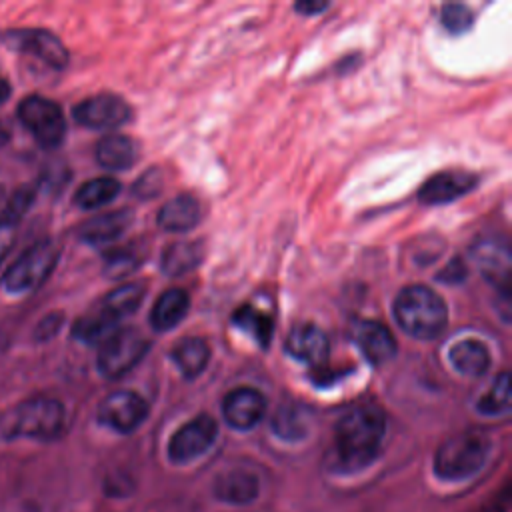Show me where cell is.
Segmentation results:
<instances>
[{"instance_id": "1", "label": "cell", "mask_w": 512, "mask_h": 512, "mask_svg": "<svg viewBox=\"0 0 512 512\" xmlns=\"http://www.w3.org/2000/svg\"><path fill=\"white\" fill-rule=\"evenodd\" d=\"M386 416L374 404L348 410L334 426L332 464L340 474H356L372 466L384 446Z\"/></svg>"}, {"instance_id": "2", "label": "cell", "mask_w": 512, "mask_h": 512, "mask_svg": "<svg viewBox=\"0 0 512 512\" xmlns=\"http://www.w3.org/2000/svg\"><path fill=\"white\" fill-rule=\"evenodd\" d=\"M66 426V410L56 398H30L0 416V438H28L38 442L56 440Z\"/></svg>"}, {"instance_id": "3", "label": "cell", "mask_w": 512, "mask_h": 512, "mask_svg": "<svg viewBox=\"0 0 512 512\" xmlns=\"http://www.w3.org/2000/svg\"><path fill=\"white\" fill-rule=\"evenodd\" d=\"M394 318L412 338L434 340L446 330L448 308L436 290L412 284L394 298Z\"/></svg>"}, {"instance_id": "4", "label": "cell", "mask_w": 512, "mask_h": 512, "mask_svg": "<svg viewBox=\"0 0 512 512\" xmlns=\"http://www.w3.org/2000/svg\"><path fill=\"white\" fill-rule=\"evenodd\" d=\"M492 454V440L478 430H466L446 438L432 460L434 476L442 482H464L474 478Z\"/></svg>"}, {"instance_id": "5", "label": "cell", "mask_w": 512, "mask_h": 512, "mask_svg": "<svg viewBox=\"0 0 512 512\" xmlns=\"http://www.w3.org/2000/svg\"><path fill=\"white\" fill-rule=\"evenodd\" d=\"M60 248L54 240H40L32 244L2 276V286L12 294L36 290L54 270Z\"/></svg>"}, {"instance_id": "6", "label": "cell", "mask_w": 512, "mask_h": 512, "mask_svg": "<svg viewBox=\"0 0 512 512\" xmlns=\"http://www.w3.org/2000/svg\"><path fill=\"white\" fill-rule=\"evenodd\" d=\"M18 120L34 136L38 146L52 150L58 148L66 136V120L62 108L38 94L24 98L18 104Z\"/></svg>"}, {"instance_id": "7", "label": "cell", "mask_w": 512, "mask_h": 512, "mask_svg": "<svg viewBox=\"0 0 512 512\" xmlns=\"http://www.w3.org/2000/svg\"><path fill=\"white\" fill-rule=\"evenodd\" d=\"M148 340L136 328H116L98 352V370L106 378H120L130 372L146 354Z\"/></svg>"}, {"instance_id": "8", "label": "cell", "mask_w": 512, "mask_h": 512, "mask_svg": "<svg viewBox=\"0 0 512 512\" xmlns=\"http://www.w3.org/2000/svg\"><path fill=\"white\" fill-rule=\"evenodd\" d=\"M0 40L6 48L20 52V54L34 56L54 70H62L68 64L66 46L62 44V40L58 36H54L48 30H38V28L4 30L0 34Z\"/></svg>"}, {"instance_id": "9", "label": "cell", "mask_w": 512, "mask_h": 512, "mask_svg": "<svg viewBox=\"0 0 512 512\" xmlns=\"http://www.w3.org/2000/svg\"><path fill=\"white\" fill-rule=\"evenodd\" d=\"M218 438V424L210 414H200L182 424L168 442V458L172 464L184 466L206 454Z\"/></svg>"}, {"instance_id": "10", "label": "cell", "mask_w": 512, "mask_h": 512, "mask_svg": "<svg viewBox=\"0 0 512 512\" xmlns=\"http://www.w3.org/2000/svg\"><path fill=\"white\" fill-rule=\"evenodd\" d=\"M148 416L146 400L132 390H116L108 394L96 412V418L102 426L118 432L130 434L134 432Z\"/></svg>"}, {"instance_id": "11", "label": "cell", "mask_w": 512, "mask_h": 512, "mask_svg": "<svg viewBox=\"0 0 512 512\" xmlns=\"http://www.w3.org/2000/svg\"><path fill=\"white\" fill-rule=\"evenodd\" d=\"M74 120L90 130H106L122 126L130 120V106L116 94L90 96L74 106Z\"/></svg>"}, {"instance_id": "12", "label": "cell", "mask_w": 512, "mask_h": 512, "mask_svg": "<svg viewBox=\"0 0 512 512\" xmlns=\"http://www.w3.org/2000/svg\"><path fill=\"white\" fill-rule=\"evenodd\" d=\"M266 414V398L250 386L230 390L222 400L224 422L234 430H252Z\"/></svg>"}, {"instance_id": "13", "label": "cell", "mask_w": 512, "mask_h": 512, "mask_svg": "<svg viewBox=\"0 0 512 512\" xmlns=\"http://www.w3.org/2000/svg\"><path fill=\"white\" fill-rule=\"evenodd\" d=\"M212 494L218 502L246 506L260 496V478L246 468L222 470L212 482Z\"/></svg>"}, {"instance_id": "14", "label": "cell", "mask_w": 512, "mask_h": 512, "mask_svg": "<svg viewBox=\"0 0 512 512\" xmlns=\"http://www.w3.org/2000/svg\"><path fill=\"white\" fill-rule=\"evenodd\" d=\"M476 184H478L476 174L462 172V170H448L426 180L418 192V198L422 204H430V206L448 204L468 194Z\"/></svg>"}, {"instance_id": "15", "label": "cell", "mask_w": 512, "mask_h": 512, "mask_svg": "<svg viewBox=\"0 0 512 512\" xmlns=\"http://www.w3.org/2000/svg\"><path fill=\"white\" fill-rule=\"evenodd\" d=\"M284 346L292 358L302 360L314 368L324 366L328 360V352H330V342H328L326 334L314 324L294 326L290 330Z\"/></svg>"}, {"instance_id": "16", "label": "cell", "mask_w": 512, "mask_h": 512, "mask_svg": "<svg viewBox=\"0 0 512 512\" xmlns=\"http://www.w3.org/2000/svg\"><path fill=\"white\" fill-rule=\"evenodd\" d=\"M474 260L486 274L490 282L496 284L504 294H508V280H510V250L508 244L502 240L486 238L480 240L474 250Z\"/></svg>"}, {"instance_id": "17", "label": "cell", "mask_w": 512, "mask_h": 512, "mask_svg": "<svg viewBox=\"0 0 512 512\" xmlns=\"http://www.w3.org/2000/svg\"><path fill=\"white\" fill-rule=\"evenodd\" d=\"M134 220V212L128 208L98 214L82 224L78 236L86 244H106L120 238Z\"/></svg>"}, {"instance_id": "18", "label": "cell", "mask_w": 512, "mask_h": 512, "mask_svg": "<svg viewBox=\"0 0 512 512\" xmlns=\"http://www.w3.org/2000/svg\"><path fill=\"white\" fill-rule=\"evenodd\" d=\"M354 338L364 356L372 364H384L396 354V340L390 330L374 320L358 322L354 328Z\"/></svg>"}, {"instance_id": "19", "label": "cell", "mask_w": 512, "mask_h": 512, "mask_svg": "<svg viewBox=\"0 0 512 512\" xmlns=\"http://www.w3.org/2000/svg\"><path fill=\"white\" fill-rule=\"evenodd\" d=\"M202 218V206L192 194L170 198L158 212V224L168 232H186Z\"/></svg>"}, {"instance_id": "20", "label": "cell", "mask_w": 512, "mask_h": 512, "mask_svg": "<svg viewBox=\"0 0 512 512\" xmlns=\"http://www.w3.org/2000/svg\"><path fill=\"white\" fill-rule=\"evenodd\" d=\"M188 308H190L188 292L182 288H168L158 296L156 304L152 306L150 324L158 332L172 330L186 316Z\"/></svg>"}, {"instance_id": "21", "label": "cell", "mask_w": 512, "mask_h": 512, "mask_svg": "<svg viewBox=\"0 0 512 512\" xmlns=\"http://www.w3.org/2000/svg\"><path fill=\"white\" fill-rule=\"evenodd\" d=\"M138 158V146L130 136L108 134L96 144V160L106 170H128Z\"/></svg>"}, {"instance_id": "22", "label": "cell", "mask_w": 512, "mask_h": 512, "mask_svg": "<svg viewBox=\"0 0 512 512\" xmlns=\"http://www.w3.org/2000/svg\"><path fill=\"white\" fill-rule=\"evenodd\" d=\"M450 364L454 366L456 372L464 374V376H482L488 366H490V352L488 348L474 338L468 340H460L456 342L450 352H448Z\"/></svg>"}, {"instance_id": "23", "label": "cell", "mask_w": 512, "mask_h": 512, "mask_svg": "<svg viewBox=\"0 0 512 512\" xmlns=\"http://www.w3.org/2000/svg\"><path fill=\"white\" fill-rule=\"evenodd\" d=\"M204 258V242H174L170 244L160 258V268L166 276H182L194 270Z\"/></svg>"}, {"instance_id": "24", "label": "cell", "mask_w": 512, "mask_h": 512, "mask_svg": "<svg viewBox=\"0 0 512 512\" xmlns=\"http://www.w3.org/2000/svg\"><path fill=\"white\" fill-rule=\"evenodd\" d=\"M208 358H210L208 344L198 336L182 338L172 348V360L176 362V366L186 378H196L208 364Z\"/></svg>"}, {"instance_id": "25", "label": "cell", "mask_w": 512, "mask_h": 512, "mask_svg": "<svg viewBox=\"0 0 512 512\" xmlns=\"http://www.w3.org/2000/svg\"><path fill=\"white\" fill-rule=\"evenodd\" d=\"M144 296H146V288L140 282H130V284H124V286L112 290L110 294H106L100 310L118 322L122 316L136 312L140 308Z\"/></svg>"}, {"instance_id": "26", "label": "cell", "mask_w": 512, "mask_h": 512, "mask_svg": "<svg viewBox=\"0 0 512 512\" xmlns=\"http://www.w3.org/2000/svg\"><path fill=\"white\" fill-rule=\"evenodd\" d=\"M120 192V182L112 176H100L94 180L84 182L76 194H74V204L82 210H92L110 204Z\"/></svg>"}, {"instance_id": "27", "label": "cell", "mask_w": 512, "mask_h": 512, "mask_svg": "<svg viewBox=\"0 0 512 512\" xmlns=\"http://www.w3.org/2000/svg\"><path fill=\"white\" fill-rule=\"evenodd\" d=\"M232 322L240 330L248 332L262 348L268 346V342L272 338V332H274V322L270 320L268 314H264L262 310L246 304V306H242L234 312Z\"/></svg>"}, {"instance_id": "28", "label": "cell", "mask_w": 512, "mask_h": 512, "mask_svg": "<svg viewBox=\"0 0 512 512\" xmlns=\"http://www.w3.org/2000/svg\"><path fill=\"white\" fill-rule=\"evenodd\" d=\"M116 320H112L108 314H104L102 310L82 316L74 328H72V336L84 344H102L114 330H116Z\"/></svg>"}, {"instance_id": "29", "label": "cell", "mask_w": 512, "mask_h": 512, "mask_svg": "<svg viewBox=\"0 0 512 512\" xmlns=\"http://www.w3.org/2000/svg\"><path fill=\"white\" fill-rule=\"evenodd\" d=\"M272 432L286 440V442H298L306 436V418L302 414V410H298L296 406H282L276 410V414L272 416Z\"/></svg>"}, {"instance_id": "30", "label": "cell", "mask_w": 512, "mask_h": 512, "mask_svg": "<svg viewBox=\"0 0 512 512\" xmlns=\"http://www.w3.org/2000/svg\"><path fill=\"white\" fill-rule=\"evenodd\" d=\"M476 410L484 416H498L510 410V374L500 372L490 390L478 400Z\"/></svg>"}, {"instance_id": "31", "label": "cell", "mask_w": 512, "mask_h": 512, "mask_svg": "<svg viewBox=\"0 0 512 512\" xmlns=\"http://www.w3.org/2000/svg\"><path fill=\"white\" fill-rule=\"evenodd\" d=\"M140 262H142V252H138L134 246H124L106 254L104 272L110 278H122L132 270H136Z\"/></svg>"}, {"instance_id": "32", "label": "cell", "mask_w": 512, "mask_h": 512, "mask_svg": "<svg viewBox=\"0 0 512 512\" xmlns=\"http://www.w3.org/2000/svg\"><path fill=\"white\" fill-rule=\"evenodd\" d=\"M440 20H442V26L450 34H464L474 24V14H472V10L468 6L452 2V4H444L442 6Z\"/></svg>"}, {"instance_id": "33", "label": "cell", "mask_w": 512, "mask_h": 512, "mask_svg": "<svg viewBox=\"0 0 512 512\" xmlns=\"http://www.w3.org/2000/svg\"><path fill=\"white\" fill-rule=\"evenodd\" d=\"M32 200H34V190H32V188H18V190L10 196L6 208L0 212V218H2L4 222H8V224L16 226V224L20 222V218L26 214V210L30 208Z\"/></svg>"}, {"instance_id": "34", "label": "cell", "mask_w": 512, "mask_h": 512, "mask_svg": "<svg viewBox=\"0 0 512 512\" xmlns=\"http://www.w3.org/2000/svg\"><path fill=\"white\" fill-rule=\"evenodd\" d=\"M162 188V176L156 168L146 170L134 184V194L138 198H154Z\"/></svg>"}, {"instance_id": "35", "label": "cell", "mask_w": 512, "mask_h": 512, "mask_svg": "<svg viewBox=\"0 0 512 512\" xmlns=\"http://www.w3.org/2000/svg\"><path fill=\"white\" fill-rule=\"evenodd\" d=\"M60 326H62V314L58 312H54V314H48V316H44L42 320H40V324L36 326V332H34V336H36V340H48V338H52L58 330H60Z\"/></svg>"}, {"instance_id": "36", "label": "cell", "mask_w": 512, "mask_h": 512, "mask_svg": "<svg viewBox=\"0 0 512 512\" xmlns=\"http://www.w3.org/2000/svg\"><path fill=\"white\" fill-rule=\"evenodd\" d=\"M442 272H444V274L438 276L442 282H460V280L466 278V268L462 266V262H460L458 258L452 260L450 266H446Z\"/></svg>"}, {"instance_id": "37", "label": "cell", "mask_w": 512, "mask_h": 512, "mask_svg": "<svg viewBox=\"0 0 512 512\" xmlns=\"http://www.w3.org/2000/svg\"><path fill=\"white\" fill-rule=\"evenodd\" d=\"M14 228H16V226H12V224H8V222H4V220L0 218V262H2L4 254L8 252V248L12 246Z\"/></svg>"}, {"instance_id": "38", "label": "cell", "mask_w": 512, "mask_h": 512, "mask_svg": "<svg viewBox=\"0 0 512 512\" xmlns=\"http://www.w3.org/2000/svg\"><path fill=\"white\" fill-rule=\"evenodd\" d=\"M328 8V2H310V0H304V2H298L294 4V10L302 12L304 16H312V14H318L322 10Z\"/></svg>"}, {"instance_id": "39", "label": "cell", "mask_w": 512, "mask_h": 512, "mask_svg": "<svg viewBox=\"0 0 512 512\" xmlns=\"http://www.w3.org/2000/svg\"><path fill=\"white\" fill-rule=\"evenodd\" d=\"M8 96H10V84H8L4 78H0V104H2Z\"/></svg>"}]
</instances>
